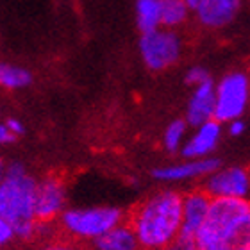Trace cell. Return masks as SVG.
<instances>
[{
  "label": "cell",
  "instance_id": "obj_1",
  "mask_svg": "<svg viewBox=\"0 0 250 250\" xmlns=\"http://www.w3.org/2000/svg\"><path fill=\"white\" fill-rule=\"evenodd\" d=\"M183 193L165 188L134 208L127 224L134 230L140 250H163L181 232Z\"/></svg>",
  "mask_w": 250,
  "mask_h": 250
},
{
  "label": "cell",
  "instance_id": "obj_2",
  "mask_svg": "<svg viewBox=\"0 0 250 250\" xmlns=\"http://www.w3.org/2000/svg\"><path fill=\"white\" fill-rule=\"evenodd\" d=\"M195 241L198 250H250V200L214 198Z\"/></svg>",
  "mask_w": 250,
  "mask_h": 250
},
{
  "label": "cell",
  "instance_id": "obj_3",
  "mask_svg": "<svg viewBox=\"0 0 250 250\" xmlns=\"http://www.w3.org/2000/svg\"><path fill=\"white\" fill-rule=\"evenodd\" d=\"M38 181L27 172L21 163L5 165L4 179L0 181V216L9 224L34 218V198Z\"/></svg>",
  "mask_w": 250,
  "mask_h": 250
},
{
  "label": "cell",
  "instance_id": "obj_4",
  "mask_svg": "<svg viewBox=\"0 0 250 250\" xmlns=\"http://www.w3.org/2000/svg\"><path fill=\"white\" fill-rule=\"evenodd\" d=\"M127 220L124 209L115 206L73 208L61 213L62 229L75 238L95 240Z\"/></svg>",
  "mask_w": 250,
  "mask_h": 250
},
{
  "label": "cell",
  "instance_id": "obj_5",
  "mask_svg": "<svg viewBox=\"0 0 250 250\" xmlns=\"http://www.w3.org/2000/svg\"><path fill=\"white\" fill-rule=\"evenodd\" d=\"M250 104L249 73L234 70L214 84V120L229 124L245 115Z\"/></svg>",
  "mask_w": 250,
  "mask_h": 250
},
{
  "label": "cell",
  "instance_id": "obj_6",
  "mask_svg": "<svg viewBox=\"0 0 250 250\" xmlns=\"http://www.w3.org/2000/svg\"><path fill=\"white\" fill-rule=\"evenodd\" d=\"M138 48L145 66L150 72H165L177 64L183 56V38L173 29L157 27L154 31L141 34Z\"/></svg>",
  "mask_w": 250,
  "mask_h": 250
},
{
  "label": "cell",
  "instance_id": "obj_7",
  "mask_svg": "<svg viewBox=\"0 0 250 250\" xmlns=\"http://www.w3.org/2000/svg\"><path fill=\"white\" fill-rule=\"evenodd\" d=\"M213 198H238L250 200V168L232 165L218 167L214 172L204 177L200 186Z\"/></svg>",
  "mask_w": 250,
  "mask_h": 250
},
{
  "label": "cell",
  "instance_id": "obj_8",
  "mask_svg": "<svg viewBox=\"0 0 250 250\" xmlns=\"http://www.w3.org/2000/svg\"><path fill=\"white\" fill-rule=\"evenodd\" d=\"M222 167L216 157H202V159H183L181 163L163 165L152 170V179L163 184H177L184 181L204 179L211 172Z\"/></svg>",
  "mask_w": 250,
  "mask_h": 250
},
{
  "label": "cell",
  "instance_id": "obj_9",
  "mask_svg": "<svg viewBox=\"0 0 250 250\" xmlns=\"http://www.w3.org/2000/svg\"><path fill=\"white\" fill-rule=\"evenodd\" d=\"M66 189L61 179L47 177L36 184L34 218L36 222H50L64 211Z\"/></svg>",
  "mask_w": 250,
  "mask_h": 250
},
{
  "label": "cell",
  "instance_id": "obj_10",
  "mask_svg": "<svg viewBox=\"0 0 250 250\" xmlns=\"http://www.w3.org/2000/svg\"><path fill=\"white\" fill-rule=\"evenodd\" d=\"M222 124L216 120H209L206 124L198 125L193 129V132L186 138V141L181 146V156L183 159H202L211 157L220 140H222Z\"/></svg>",
  "mask_w": 250,
  "mask_h": 250
},
{
  "label": "cell",
  "instance_id": "obj_11",
  "mask_svg": "<svg viewBox=\"0 0 250 250\" xmlns=\"http://www.w3.org/2000/svg\"><path fill=\"white\" fill-rule=\"evenodd\" d=\"M213 198L204 191L202 188H193L189 191L183 193V222H181V232L183 236H191L198 232L204 220L208 216Z\"/></svg>",
  "mask_w": 250,
  "mask_h": 250
},
{
  "label": "cell",
  "instance_id": "obj_12",
  "mask_svg": "<svg viewBox=\"0 0 250 250\" xmlns=\"http://www.w3.org/2000/svg\"><path fill=\"white\" fill-rule=\"evenodd\" d=\"M241 9V0H202L193 13L206 29H224L230 25Z\"/></svg>",
  "mask_w": 250,
  "mask_h": 250
},
{
  "label": "cell",
  "instance_id": "obj_13",
  "mask_svg": "<svg viewBox=\"0 0 250 250\" xmlns=\"http://www.w3.org/2000/svg\"><path fill=\"white\" fill-rule=\"evenodd\" d=\"M209 120H214V81L209 79L206 83L193 88V93L188 100L184 122L188 127H198Z\"/></svg>",
  "mask_w": 250,
  "mask_h": 250
},
{
  "label": "cell",
  "instance_id": "obj_14",
  "mask_svg": "<svg viewBox=\"0 0 250 250\" xmlns=\"http://www.w3.org/2000/svg\"><path fill=\"white\" fill-rule=\"evenodd\" d=\"M91 243H93V250H140L134 230L130 229L127 220L99 238L91 240Z\"/></svg>",
  "mask_w": 250,
  "mask_h": 250
},
{
  "label": "cell",
  "instance_id": "obj_15",
  "mask_svg": "<svg viewBox=\"0 0 250 250\" xmlns=\"http://www.w3.org/2000/svg\"><path fill=\"white\" fill-rule=\"evenodd\" d=\"M136 23L141 34L161 27V0H136Z\"/></svg>",
  "mask_w": 250,
  "mask_h": 250
},
{
  "label": "cell",
  "instance_id": "obj_16",
  "mask_svg": "<svg viewBox=\"0 0 250 250\" xmlns=\"http://www.w3.org/2000/svg\"><path fill=\"white\" fill-rule=\"evenodd\" d=\"M189 13L184 0H161V27L177 31L188 21Z\"/></svg>",
  "mask_w": 250,
  "mask_h": 250
},
{
  "label": "cell",
  "instance_id": "obj_17",
  "mask_svg": "<svg viewBox=\"0 0 250 250\" xmlns=\"http://www.w3.org/2000/svg\"><path fill=\"white\" fill-rule=\"evenodd\" d=\"M32 75L25 68L0 61V88L5 89H23L31 86Z\"/></svg>",
  "mask_w": 250,
  "mask_h": 250
},
{
  "label": "cell",
  "instance_id": "obj_18",
  "mask_svg": "<svg viewBox=\"0 0 250 250\" xmlns=\"http://www.w3.org/2000/svg\"><path fill=\"white\" fill-rule=\"evenodd\" d=\"M188 138V124L184 118H177V120L170 122L167 125V129L163 132V146L168 154H179L181 146Z\"/></svg>",
  "mask_w": 250,
  "mask_h": 250
},
{
  "label": "cell",
  "instance_id": "obj_19",
  "mask_svg": "<svg viewBox=\"0 0 250 250\" xmlns=\"http://www.w3.org/2000/svg\"><path fill=\"white\" fill-rule=\"evenodd\" d=\"M209 79H211V73L208 72V68H204V66H191L186 72V75H184V83H186L188 86L195 88V86L206 83V81H209Z\"/></svg>",
  "mask_w": 250,
  "mask_h": 250
},
{
  "label": "cell",
  "instance_id": "obj_20",
  "mask_svg": "<svg viewBox=\"0 0 250 250\" xmlns=\"http://www.w3.org/2000/svg\"><path fill=\"white\" fill-rule=\"evenodd\" d=\"M36 227H38L36 220L18 222V224L13 225V230H15V238H20V240H31L32 236H36Z\"/></svg>",
  "mask_w": 250,
  "mask_h": 250
},
{
  "label": "cell",
  "instance_id": "obj_21",
  "mask_svg": "<svg viewBox=\"0 0 250 250\" xmlns=\"http://www.w3.org/2000/svg\"><path fill=\"white\" fill-rule=\"evenodd\" d=\"M163 250H198V249H197V241H195V238L179 234L170 245L165 247Z\"/></svg>",
  "mask_w": 250,
  "mask_h": 250
},
{
  "label": "cell",
  "instance_id": "obj_22",
  "mask_svg": "<svg viewBox=\"0 0 250 250\" xmlns=\"http://www.w3.org/2000/svg\"><path fill=\"white\" fill-rule=\"evenodd\" d=\"M15 240V230H13V224H9L7 220L0 216V249L5 245H9L11 241Z\"/></svg>",
  "mask_w": 250,
  "mask_h": 250
},
{
  "label": "cell",
  "instance_id": "obj_23",
  "mask_svg": "<svg viewBox=\"0 0 250 250\" xmlns=\"http://www.w3.org/2000/svg\"><path fill=\"white\" fill-rule=\"evenodd\" d=\"M247 125L245 122L241 120V118H238V120H232L227 124V132H229V136H232V138H238V136H241L243 132H245Z\"/></svg>",
  "mask_w": 250,
  "mask_h": 250
},
{
  "label": "cell",
  "instance_id": "obj_24",
  "mask_svg": "<svg viewBox=\"0 0 250 250\" xmlns=\"http://www.w3.org/2000/svg\"><path fill=\"white\" fill-rule=\"evenodd\" d=\"M5 125H7V129L13 132V134L18 138V136H21L23 132H25V127H23V124H21L18 118H7V120L4 122Z\"/></svg>",
  "mask_w": 250,
  "mask_h": 250
},
{
  "label": "cell",
  "instance_id": "obj_25",
  "mask_svg": "<svg viewBox=\"0 0 250 250\" xmlns=\"http://www.w3.org/2000/svg\"><path fill=\"white\" fill-rule=\"evenodd\" d=\"M16 136L7 129L5 124H0V145H9V143H15Z\"/></svg>",
  "mask_w": 250,
  "mask_h": 250
},
{
  "label": "cell",
  "instance_id": "obj_26",
  "mask_svg": "<svg viewBox=\"0 0 250 250\" xmlns=\"http://www.w3.org/2000/svg\"><path fill=\"white\" fill-rule=\"evenodd\" d=\"M202 0H184V4L189 7V11H195L198 7V4H200Z\"/></svg>",
  "mask_w": 250,
  "mask_h": 250
},
{
  "label": "cell",
  "instance_id": "obj_27",
  "mask_svg": "<svg viewBox=\"0 0 250 250\" xmlns=\"http://www.w3.org/2000/svg\"><path fill=\"white\" fill-rule=\"evenodd\" d=\"M4 173H5V165H4V161L0 159V181L4 179Z\"/></svg>",
  "mask_w": 250,
  "mask_h": 250
},
{
  "label": "cell",
  "instance_id": "obj_28",
  "mask_svg": "<svg viewBox=\"0 0 250 250\" xmlns=\"http://www.w3.org/2000/svg\"><path fill=\"white\" fill-rule=\"evenodd\" d=\"M45 250H73V249H70V247H61V245H58V247H48V249H45Z\"/></svg>",
  "mask_w": 250,
  "mask_h": 250
}]
</instances>
